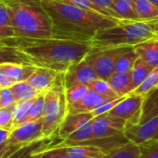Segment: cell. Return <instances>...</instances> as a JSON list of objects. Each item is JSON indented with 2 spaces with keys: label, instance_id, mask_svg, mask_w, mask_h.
I'll return each mask as SVG.
<instances>
[{
  "label": "cell",
  "instance_id": "cell-1",
  "mask_svg": "<svg viewBox=\"0 0 158 158\" xmlns=\"http://www.w3.org/2000/svg\"><path fill=\"white\" fill-rule=\"evenodd\" d=\"M0 44L20 51L31 65L50 69L59 73H65L92 50L89 41L57 35L40 38L13 37Z\"/></svg>",
  "mask_w": 158,
  "mask_h": 158
},
{
  "label": "cell",
  "instance_id": "cell-2",
  "mask_svg": "<svg viewBox=\"0 0 158 158\" xmlns=\"http://www.w3.org/2000/svg\"><path fill=\"white\" fill-rule=\"evenodd\" d=\"M40 1L51 19L53 35L90 42L98 31L124 20L57 1Z\"/></svg>",
  "mask_w": 158,
  "mask_h": 158
},
{
  "label": "cell",
  "instance_id": "cell-3",
  "mask_svg": "<svg viewBox=\"0 0 158 158\" xmlns=\"http://www.w3.org/2000/svg\"><path fill=\"white\" fill-rule=\"evenodd\" d=\"M15 37L40 38L53 35L50 18L40 0H4Z\"/></svg>",
  "mask_w": 158,
  "mask_h": 158
},
{
  "label": "cell",
  "instance_id": "cell-4",
  "mask_svg": "<svg viewBox=\"0 0 158 158\" xmlns=\"http://www.w3.org/2000/svg\"><path fill=\"white\" fill-rule=\"evenodd\" d=\"M155 37V30L148 20H122L120 23L98 31L91 39L92 50L121 46H134Z\"/></svg>",
  "mask_w": 158,
  "mask_h": 158
},
{
  "label": "cell",
  "instance_id": "cell-5",
  "mask_svg": "<svg viewBox=\"0 0 158 158\" xmlns=\"http://www.w3.org/2000/svg\"><path fill=\"white\" fill-rule=\"evenodd\" d=\"M65 73H60L54 86L44 94V108L42 118L43 136L44 139H54L68 115L66 99Z\"/></svg>",
  "mask_w": 158,
  "mask_h": 158
},
{
  "label": "cell",
  "instance_id": "cell-6",
  "mask_svg": "<svg viewBox=\"0 0 158 158\" xmlns=\"http://www.w3.org/2000/svg\"><path fill=\"white\" fill-rule=\"evenodd\" d=\"M133 46H121L104 50H91L84 59L94 68L98 78L107 81L114 73L118 59Z\"/></svg>",
  "mask_w": 158,
  "mask_h": 158
},
{
  "label": "cell",
  "instance_id": "cell-7",
  "mask_svg": "<svg viewBox=\"0 0 158 158\" xmlns=\"http://www.w3.org/2000/svg\"><path fill=\"white\" fill-rule=\"evenodd\" d=\"M143 101L144 96L131 93L107 114L123 119L127 122V127L139 125L143 115Z\"/></svg>",
  "mask_w": 158,
  "mask_h": 158
},
{
  "label": "cell",
  "instance_id": "cell-8",
  "mask_svg": "<svg viewBox=\"0 0 158 158\" xmlns=\"http://www.w3.org/2000/svg\"><path fill=\"white\" fill-rule=\"evenodd\" d=\"M44 139L43 136L42 119L24 123L10 131L6 141L8 145L26 146Z\"/></svg>",
  "mask_w": 158,
  "mask_h": 158
},
{
  "label": "cell",
  "instance_id": "cell-9",
  "mask_svg": "<svg viewBox=\"0 0 158 158\" xmlns=\"http://www.w3.org/2000/svg\"><path fill=\"white\" fill-rule=\"evenodd\" d=\"M124 136L136 145L151 140L158 141V116L143 124L127 127Z\"/></svg>",
  "mask_w": 158,
  "mask_h": 158
},
{
  "label": "cell",
  "instance_id": "cell-10",
  "mask_svg": "<svg viewBox=\"0 0 158 158\" xmlns=\"http://www.w3.org/2000/svg\"><path fill=\"white\" fill-rule=\"evenodd\" d=\"M65 87L69 88L73 85H88L91 81L98 79L94 68L83 58L80 62L71 66L65 72Z\"/></svg>",
  "mask_w": 158,
  "mask_h": 158
},
{
  "label": "cell",
  "instance_id": "cell-11",
  "mask_svg": "<svg viewBox=\"0 0 158 158\" xmlns=\"http://www.w3.org/2000/svg\"><path fill=\"white\" fill-rule=\"evenodd\" d=\"M111 100L114 99L105 97L89 89L80 101L73 105L68 106V114L92 113L93 111L103 106L105 103Z\"/></svg>",
  "mask_w": 158,
  "mask_h": 158
},
{
  "label": "cell",
  "instance_id": "cell-12",
  "mask_svg": "<svg viewBox=\"0 0 158 158\" xmlns=\"http://www.w3.org/2000/svg\"><path fill=\"white\" fill-rule=\"evenodd\" d=\"M59 72L46 69L36 67L32 75L28 79V82L40 94H45L56 83Z\"/></svg>",
  "mask_w": 158,
  "mask_h": 158
},
{
  "label": "cell",
  "instance_id": "cell-13",
  "mask_svg": "<svg viewBox=\"0 0 158 158\" xmlns=\"http://www.w3.org/2000/svg\"><path fill=\"white\" fill-rule=\"evenodd\" d=\"M94 117L92 113H81V114H68L63 120L59 130L57 137L62 140L72 134L77 130L81 129L88 122H90Z\"/></svg>",
  "mask_w": 158,
  "mask_h": 158
},
{
  "label": "cell",
  "instance_id": "cell-14",
  "mask_svg": "<svg viewBox=\"0 0 158 158\" xmlns=\"http://www.w3.org/2000/svg\"><path fill=\"white\" fill-rule=\"evenodd\" d=\"M35 69L36 67L31 64L4 63L0 65V72L6 75L16 82L28 81Z\"/></svg>",
  "mask_w": 158,
  "mask_h": 158
},
{
  "label": "cell",
  "instance_id": "cell-15",
  "mask_svg": "<svg viewBox=\"0 0 158 158\" xmlns=\"http://www.w3.org/2000/svg\"><path fill=\"white\" fill-rule=\"evenodd\" d=\"M107 82L119 97L126 96L134 92V88L132 85L131 71L126 73L114 72L107 79Z\"/></svg>",
  "mask_w": 158,
  "mask_h": 158
},
{
  "label": "cell",
  "instance_id": "cell-16",
  "mask_svg": "<svg viewBox=\"0 0 158 158\" xmlns=\"http://www.w3.org/2000/svg\"><path fill=\"white\" fill-rule=\"evenodd\" d=\"M134 51L153 68L158 67V39L151 38L134 45Z\"/></svg>",
  "mask_w": 158,
  "mask_h": 158
},
{
  "label": "cell",
  "instance_id": "cell-17",
  "mask_svg": "<svg viewBox=\"0 0 158 158\" xmlns=\"http://www.w3.org/2000/svg\"><path fill=\"white\" fill-rule=\"evenodd\" d=\"M111 9L118 19L141 20L135 9L134 0H115Z\"/></svg>",
  "mask_w": 158,
  "mask_h": 158
},
{
  "label": "cell",
  "instance_id": "cell-18",
  "mask_svg": "<svg viewBox=\"0 0 158 158\" xmlns=\"http://www.w3.org/2000/svg\"><path fill=\"white\" fill-rule=\"evenodd\" d=\"M92 126L94 136L96 139H108L124 136L123 132L106 123L100 117H94L92 119Z\"/></svg>",
  "mask_w": 158,
  "mask_h": 158
},
{
  "label": "cell",
  "instance_id": "cell-19",
  "mask_svg": "<svg viewBox=\"0 0 158 158\" xmlns=\"http://www.w3.org/2000/svg\"><path fill=\"white\" fill-rule=\"evenodd\" d=\"M158 116V87L144 97L143 105V115L140 124Z\"/></svg>",
  "mask_w": 158,
  "mask_h": 158
},
{
  "label": "cell",
  "instance_id": "cell-20",
  "mask_svg": "<svg viewBox=\"0 0 158 158\" xmlns=\"http://www.w3.org/2000/svg\"><path fill=\"white\" fill-rule=\"evenodd\" d=\"M155 68H153L151 65H149L147 62H145L142 58H138L131 69V78H132V85L134 88V91L146 80V78L149 76V74L152 72V70Z\"/></svg>",
  "mask_w": 158,
  "mask_h": 158
},
{
  "label": "cell",
  "instance_id": "cell-21",
  "mask_svg": "<svg viewBox=\"0 0 158 158\" xmlns=\"http://www.w3.org/2000/svg\"><path fill=\"white\" fill-rule=\"evenodd\" d=\"M65 148L69 154H77L90 158H108L112 153L94 145H75Z\"/></svg>",
  "mask_w": 158,
  "mask_h": 158
},
{
  "label": "cell",
  "instance_id": "cell-22",
  "mask_svg": "<svg viewBox=\"0 0 158 158\" xmlns=\"http://www.w3.org/2000/svg\"><path fill=\"white\" fill-rule=\"evenodd\" d=\"M11 90L15 96L16 102L30 101L36 98L40 94V93H38L27 81L15 83L11 87Z\"/></svg>",
  "mask_w": 158,
  "mask_h": 158
},
{
  "label": "cell",
  "instance_id": "cell-23",
  "mask_svg": "<svg viewBox=\"0 0 158 158\" xmlns=\"http://www.w3.org/2000/svg\"><path fill=\"white\" fill-rule=\"evenodd\" d=\"M15 37V31L11 24L8 9L4 0L0 2V43Z\"/></svg>",
  "mask_w": 158,
  "mask_h": 158
},
{
  "label": "cell",
  "instance_id": "cell-24",
  "mask_svg": "<svg viewBox=\"0 0 158 158\" xmlns=\"http://www.w3.org/2000/svg\"><path fill=\"white\" fill-rule=\"evenodd\" d=\"M4 63L31 64L29 59L25 56V55H23L18 49L1 44L0 45V65Z\"/></svg>",
  "mask_w": 158,
  "mask_h": 158
},
{
  "label": "cell",
  "instance_id": "cell-25",
  "mask_svg": "<svg viewBox=\"0 0 158 158\" xmlns=\"http://www.w3.org/2000/svg\"><path fill=\"white\" fill-rule=\"evenodd\" d=\"M134 47V46H133ZM139 58V56L134 51V48L128 51L127 53L123 54L117 61L115 65L114 72L118 73H126L131 72L136 60Z\"/></svg>",
  "mask_w": 158,
  "mask_h": 158
},
{
  "label": "cell",
  "instance_id": "cell-26",
  "mask_svg": "<svg viewBox=\"0 0 158 158\" xmlns=\"http://www.w3.org/2000/svg\"><path fill=\"white\" fill-rule=\"evenodd\" d=\"M135 9L141 20H148L158 17V8L149 0H134Z\"/></svg>",
  "mask_w": 158,
  "mask_h": 158
},
{
  "label": "cell",
  "instance_id": "cell-27",
  "mask_svg": "<svg viewBox=\"0 0 158 158\" xmlns=\"http://www.w3.org/2000/svg\"><path fill=\"white\" fill-rule=\"evenodd\" d=\"M34 99L24 102H16L13 106V129L24 124L27 113Z\"/></svg>",
  "mask_w": 158,
  "mask_h": 158
},
{
  "label": "cell",
  "instance_id": "cell-28",
  "mask_svg": "<svg viewBox=\"0 0 158 158\" xmlns=\"http://www.w3.org/2000/svg\"><path fill=\"white\" fill-rule=\"evenodd\" d=\"M88 88L94 92H95L98 94H101L105 97L110 98V99H116L118 98V94L115 93V91L111 88L107 81L103 79H95L94 81H91L88 85Z\"/></svg>",
  "mask_w": 158,
  "mask_h": 158
},
{
  "label": "cell",
  "instance_id": "cell-29",
  "mask_svg": "<svg viewBox=\"0 0 158 158\" xmlns=\"http://www.w3.org/2000/svg\"><path fill=\"white\" fill-rule=\"evenodd\" d=\"M44 108V94H40L31 104L24 123L42 119Z\"/></svg>",
  "mask_w": 158,
  "mask_h": 158
},
{
  "label": "cell",
  "instance_id": "cell-30",
  "mask_svg": "<svg viewBox=\"0 0 158 158\" xmlns=\"http://www.w3.org/2000/svg\"><path fill=\"white\" fill-rule=\"evenodd\" d=\"M158 87V67L155 68L146 80L133 92L137 94H141L143 96H146L153 90Z\"/></svg>",
  "mask_w": 158,
  "mask_h": 158
},
{
  "label": "cell",
  "instance_id": "cell-31",
  "mask_svg": "<svg viewBox=\"0 0 158 158\" xmlns=\"http://www.w3.org/2000/svg\"><path fill=\"white\" fill-rule=\"evenodd\" d=\"M138 156L139 145L128 142L122 146L115 149L108 158H138Z\"/></svg>",
  "mask_w": 158,
  "mask_h": 158
},
{
  "label": "cell",
  "instance_id": "cell-32",
  "mask_svg": "<svg viewBox=\"0 0 158 158\" xmlns=\"http://www.w3.org/2000/svg\"><path fill=\"white\" fill-rule=\"evenodd\" d=\"M88 90H89L88 86L83 85V84L73 85L69 88H66L65 94H66L68 106L73 105L77 103L78 101H80Z\"/></svg>",
  "mask_w": 158,
  "mask_h": 158
},
{
  "label": "cell",
  "instance_id": "cell-33",
  "mask_svg": "<svg viewBox=\"0 0 158 158\" xmlns=\"http://www.w3.org/2000/svg\"><path fill=\"white\" fill-rule=\"evenodd\" d=\"M138 158H158V141L151 140L141 143Z\"/></svg>",
  "mask_w": 158,
  "mask_h": 158
},
{
  "label": "cell",
  "instance_id": "cell-34",
  "mask_svg": "<svg viewBox=\"0 0 158 158\" xmlns=\"http://www.w3.org/2000/svg\"><path fill=\"white\" fill-rule=\"evenodd\" d=\"M52 1H57V2H61V3H65V4H69V5H71V6H77L80 8H83V9L90 10V11H95L99 14L110 17L105 10H103L102 8H100L99 6L94 5L90 0H52Z\"/></svg>",
  "mask_w": 158,
  "mask_h": 158
},
{
  "label": "cell",
  "instance_id": "cell-35",
  "mask_svg": "<svg viewBox=\"0 0 158 158\" xmlns=\"http://www.w3.org/2000/svg\"><path fill=\"white\" fill-rule=\"evenodd\" d=\"M0 130L7 131L13 130V106L0 107Z\"/></svg>",
  "mask_w": 158,
  "mask_h": 158
},
{
  "label": "cell",
  "instance_id": "cell-36",
  "mask_svg": "<svg viewBox=\"0 0 158 158\" xmlns=\"http://www.w3.org/2000/svg\"><path fill=\"white\" fill-rule=\"evenodd\" d=\"M52 145L43 152L40 158H70L69 154L67 151V148L54 147Z\"/></svg>",
  "mask_w": 158,
  "mask_h": 158
},
{
  "label": "cell",
  "instance_id": "cell-37",
  "mask_svg": "<svg viewBox=\"0 0 158 158\" xmlns=\"http://www.w3.org/2000/svg\"><path fill=\"white\" fill-rule=\"evenodd\" d=\"M127 96V95H126ZM126 96H122V97H118V98H116L114 100H111V101H108L106 103H105L103 106H101L99 108L95 109L94 111L92 112L93 116L94 117H97V116H101V115H104V114H107L109 113L114 107H116L122 100L125 99Z\"/></svg>",
  "mask_w": 158,
  "mask_h": 158
},
{
  "label": "cell",
  "instance_id": "cell-38",
  "mask_svg": "<svg viewBox=\"0 0 158 158\" xmlns=\"http://www.w3.org/2000/svg\"><path fill=\"white\" fill-rule=\"evenodd\" d=\"M0 102L1 107H9L16 104L15 96L10 88L0 89Z\"/></svg>",
  "mask_w": 158,
  "mask_h": 158
},
{
  "label": "cell",
  "instance_id": "cell-39",
  "mask_svg": "<svg viewBox=\"0 0 158 158\" xmlns=\"http://www.w3.org/2000/svg\"><path fill=\"white\" fill-rule=\"evenodd\" d=\"M91 2H93L94 5H96L97 6H99L100 8H102L103 10H105L111 18H114V19H118L117 16L115 15V13L112 11L111 7H112V5L114 3L115 0H90Z\"/></svg>",
  "mask_w": 158,
  "mask_h": 158
},
{
  "label": "cell",
  "instance_id": "cell-40",
  "mask_svg": "<svg viewBox=\"0 0 158 158\" xmlns=\"http://www.w3.org/2000/svg\"><path fill=\"white\" fill-rule=\"evenodd\" d=\"M15 83H17L15 81H13L12 79H10L6 75H5L2 72H0V89H3V88H10Z\"/></svg>",
  "mask_w": 158,
  "mask_h": 158
},
{
  "label": "cell",
  "instance_id": "cell-41",
  "mask_svg": "<svg viewBox=\"0 0 158 158\" xmlns=\"http://www.w3.org/2000/svg\"><path fill=\"white\" fill-rule=\"evenodd\" d=\"M50 146H51V145H50ZM50 146H45V147L40 148V149H38L37 151H35L34 153H32V154H31V155L27 156L25 158H40L41 157V156H42V154H43V152H44V150L48 149Z\"/></svg>",
  "mask_w": 158,
  "mask_h": 158
},
{
  "label": "cell",
  "instance_id": "cell-42",
  "mask_svg": "<svg viewBox=\"0 0 158 158\" xmlns=\"http://www.w3.org/2000/svg\"><path fill=\"white\" fill-rule=\"evenodd\" d=\"M9 134H10V131L0 130V145L6 143V141H7V139L9 137Z\"/></svg>",
  "mask_w": 158,
  "mask_h": 158
},
{
  "label": "cell",
  "instance_id": "cell-43",
  "mask_svg": "<svg viewBox=\"0 0 158 158\" xmlns=\"http://www.w3.org/2000/svg\"><path fill=\"white\" fill-rule=\"evenodd\" d=\"M148 21L153 26V28L155 30V33L158 31V17L155 18V19H148Z\"/></svg>",
  "mask_w": 158,
  "mask_h": 158
},
{
  "label": "cell",
  "instance_id": "cell-44",
  "mask_svg": "<svg viewBox=\"0 0 158 158\" xmlns=\"http://www.w3.org/2000/svg\"><path fill=\"white\" fill-rule=\"evenodd\" d=\"M68 151V150H67ZM69 153V152H68ZM70 158H90L87 157V156H81V155H77V154H69Z\"/></svg>",
  "mask_w": 158,
  "mask_h": 158
},
{
  "label": "cell",
  "instance_id": "cell-45",
  "mask_svg": "<svg viewBox=\"0 0 158 158\" xmlns=\"http://www.w3.org/2000/svg\"><path fill=\"white\" fill-rule=\"evenodd\" d=\"M156 7H157L158 8V0H149Z\"/></svg>",
  "mask_w": 158,
  "mask_h": 158
},
{
  "label": "cell",
  "instance_id": "cell-46",
  "mask_svg": "<svg viewBox=\"0 0 158 158\" xmlns=\"http://www.w3.org/2000/svg\"><path fill=\"white\" fill-rule=\"evenodd\" d=\"M154 38H156V39H158V31H156V33H155V37Z\"/></svg>",
  "mask_w": 158,
  "mask_h": 158
},
{
  "label": "cell",
  "instance_id": "cell-47",
  "mask_svg": "<svg viewBox=\"0 0 158 158\" xmlns=\"http://www.w3.org/2000/svg\"><path fill=\"white\" fill-rule=\"evenodd\" d=\"M0 107H1V102H0Z\"/></svg>",
  "mask_w": 158,
  "mask_h": 158
},
{
  "label": "cell",
  "instance_id": "cell-48",
  "mask_svg": "<svg viewBox=\"0 0 158 158\" xmlns=\"http://www.w3.org/2000/svg\"><path fill=\"white\" fill-rule=\"evenodd\" d=\"M1 1H3V0H0V2H1Z\"/></svg>",
  "mask_w": 158,
  "mask_h": 158
},
{
  "label": "cell",
  "instance_id": "cell-49",
  "mask_svg": "<svg viewBox=\"0 0 158 158\" xmlns=\"http://www.w3.org/2000/svg\"><path fill=\"white\" fill-rule=\"evenodd\" d=\"M0 45H1V44H0Z\"/></svg>",
  "mask_w": 158,
  "mask_h": 158
},
{
  "label": "cell",
  "instance_id": "cell-50",
  "mask_svg": "<svg viewBox=\"0 0 158 158\" xmlns=\"http://www.w3.org/2000/svg\"><path fill=\"white\" fill-rule=\"evenodd\" d=\"M1 2H2V1H1Z\"/></svg>",
  "mask_w": 158,
  "mask_h": 158
}]
</instances>
